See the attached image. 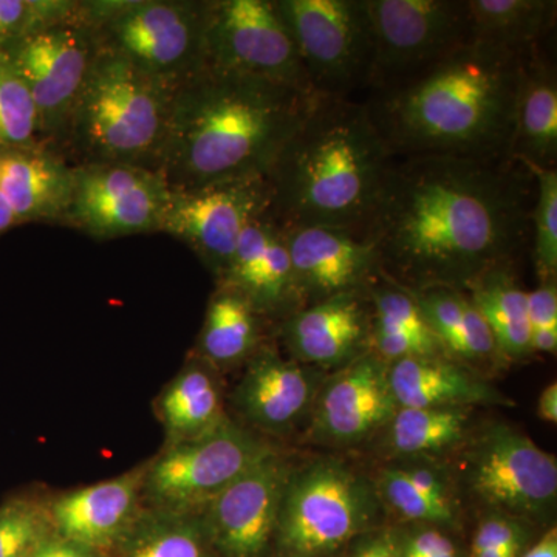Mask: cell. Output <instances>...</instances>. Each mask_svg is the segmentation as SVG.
Listing matches in <instances>:
<instances>
[{
  "label": "cell",
  "instance_id": "cell-1",
  "mask_svg": "<svg viewBox=\"0 0 557 557\" xmlns=\"http://www.w3.org/2000/svg\"><path fill=\"white\" fill-rule=\"evenodd\" d=\"M536 183L518 160L394 159L362 234L409 289H467L531 239Z\"/></svg>",
  "mask_w": 557,
  "mask_h": 557
},
{
  "label": "cell",
  "instance_id": "cell-2",
  "mask_svg": "<svg viewBox=\"0 0 557 557\" xmlns=\"http://www.w3.org/2000/svg\"><path fill=\"white\" fill-rule=\"evenodd\" d=\"M528 51L468 42L408 78L370 91L364 104L391 156L511 159Z\"/></svg>",
  "mask_w": 557,
  "mask_h": 557
},
{
  "label": "cell",
  "instance_id": "cell-3",
  "mask_svg": "<svg viewBox=\"0 0 557 557\" xmlns=\"http://www.w3.org/2000/svg\"><path fill=\"white\" fill-rule=\"evenodd\" d=\"M319 95L205 70L175 90L160 174L171 189L267 178Z\"/></svg>",
  "mask_w": 557,
  "mask_h": 557
},
{
  "label": "cell",
  "instance_id": "cell-4",
  "mask_svg": "<svg viewBox=\"0 0 557 557\" xmlns=\"http://www.w3.org/2000/svg\"><path fill=\"white\" fill-rule=\"evenodd\" d=\"M394 157L364 101L318 97L271 168L269 215L281 228H364Z\"/></svg>",
  "mask_w": 557,
  "mask_h": 557
},
{
  "label": "cell",
  "instance_id": "cell-5",
  "mask_svg": "<svg viewBox=\"0 0 557 557\" xmlns=\"http://www.w3.org/2000/svg\"><path fill=\"white\" fill-rule=\"evenodd\" d=\"M175 90L123 58L98 51L58 152L75 166L160 170Z\"/></svg>",
  "mask_w": 557,
  "mask_h": 557
},
{
  "label": "cell",
  "instance_id": "cell-6",
  "mask_svg": "<svg viewBox=\"0 0 557 557\" xmlns=\"http://www.w3.org/2000/svg\"><path fill=\"white\" fill-rule=\"evenodd\" d=\"M211 0H87L98 49L123 58L172 90L207 70Z\"/></svg>",
  "mask_w": 557,
  "mask_h": 557
},
{
  "label": "cell",
  "instance_id": "cell-7",
  "mask_svg": "<svg viewBox=\"0 0 557 557\" xmlns=\"http://www.w3.org/2000/svg\"><path fill=\"white\" fill-rule=\"evenodd\" d=\"M379 491L335 458L289 472L274 537L281 557H330L351 544L379 512Z\"/></svg>",
  "mask_w": 557,
  "mask_h": 557
},
{
  "label": "cell",
  "instance_id": "cell-8",
  "mask_svg": "<svg viewBox=\"0 0 557 557\" xmlns=\"http://www.w3.org/2000/svg\"><path fill=\"white\" fill-rule=\"evenodd\" d=\"M311 90L351 98L368 89L373 44L366 0H274Z\"/></svg>",
  "mask_w": 557,
  "mask_h": 557
},
{
  "label": "cell",
  "instance_id": "cell-9",
  "mask_svg": "<svg viewBox=\"0 0 557 557\" xmlns=\"http://www.w3.org/2000/svg\"><path fill=\"white\" fill-rule=\"evenodd\" d=\"M273 450L233 421H223L199 438L166 445L150 460L143 500L149 509L201 515L234 480Z\"/></svg>",
  "mask_w": 557,
  "mask_h": 557
},
{
  "label": "cell",
  "instance_id": "cell-10",
  "mask_svg": "<svg viewBox=\"0 0 557 557\" xmlns=\"http://www.w3.org/2000/svg\"><path fill=\"white\" fill-rule=\"evenodd\" d=\"M98 51L83 2L76 16L47 25L2 50L35 101L42 145L58 150Z\"/></svg>",
  "mask_w": 557,
  "mask_h": 557
},
{
  "label": "cell",
  "instance_id": "cell-11",
  "mask_svg": "<svg viewBox=\"0 0 557 557\" xmlns=\"http://www.w3.org/2000/svg\"><path fill=\"white\" fill-rule=\"evenodd\" d=\"M366 9L373 44L370 91L471 42L467 0H366Z\"/></svg>",
  "mask_w": 557,
  "mask_h": 557
},
{
  "label": "cell",
  "instance_id": "cell-12",
  "mask_svg": "<svg viewBox=\"0 0 557 557\" xmlns=\"http://www.w3.org/2000/svg\"><path fill=\"white\" fill-rule=\"evenodd\" d=\"M207 70L252 76L314 94L274 0L209 2Z\"/></svg>",
  "mask_w": 557,
  "mask_h": 557
},
{
  "label": "cell",
  "instance_id": "cell-13",
  "mask_svg": "<svg viewBox=\"0 0 557 557\" xmlns=\"http://www.w3.org/2000/svg\"><path fill=\"white\" fill-rule=\"evenodd\" d=\"M468 485L493 511L539 520L556 507V457L507 424H494L465 456Z\"/></svg>",
  "mask_w": 557,
  "mask_h": 557
},
{
  "label": "cell",
  "instance_id": "cell-14",
  "mask_svg": "<svg viewBox=\"0 0 557 557\" xmlns=\"http://www.w3.org/2000/svg\"><path fill=\"white\" fill-rule=\"evenodd\" d=\"M168 194L170 186L157 171L127 164L75 166L61 226L101 242L160 233Z\"/></svg>",
  "mask_w": 557,
  "mask_h": 557
},
{
  "label": "cell",
  "instance_id": "cell-15",
  "mask_svg": "<svg viewBox=\"0 0 557 557\" xmlns=\"http://www.w3.org/2000/svg\"><path fill=\"white\" fill-rule=\"evenodd\" d=\"M271 190L267 178L236 180L194 189H171L160 233L186 247L215 281L228 269L242 233L269 214Z\"/></svg>",
  "mask_w": 557,
  "mask_h": 557
},
{
  "label": "cell",
  "instance_id": "cell-16",
  "mask_svg": "<svg viewBox=\"0 0 557 557\" xmlns=\"http://www.w3.org/2000/svg\"><path fill=\"white\" fill-rule=\"evenodd\" d=\"M289 472L287 461L273 450L203 509L201 519L215 555L269 556Z\"/></svg>",
  "mask_w": 557,
  "mask_h": 557
},
{
  "label": "cell",
  "instance_id": "cell-17",
  "mask_svg": "<svg viewBox=\"0 0 557 557\" xmlns=\"http://www.w3.org/2000/svg\"><path fill=\"white\" fill-rule=\"evenodd\" d=\"M304 307L379 281V252L357 230L339 226L282 228Z\"/></svg>",
  "mask_w": 557,
  "mask_h": 557
},
{
  "label": "cell",
  "instance_id": "cell-18",
  "mask_svg": "<svg viewBox=\"0 0 557 557\" xmlns=\"http://www.w3.org/2000/svg\"><path fill=\"white\" fill-rule=\"evenodd\" d=\"M397 409L387 362L366 351L319 388L313 432L336 445H355L387 426Z\"/></svg>",
  "mask_w": 557,
  "mask_h": 557
},
{
  "label": "cell",
  "instance_id": "cell-19",
  "mask_svg": "<svg viewBox=\"0 0 557 557\" xmlns=\"http://www.w3.org/2000/svg\"><path fill=\"white\" fill-rule=\"evenodd\" d=\"M148 463L50 502L54 531L101 556L113 555L138 522Z\"/></svg>",
  "mask_w": 557,
  "mask_h": 557
},
{
  "label": "cell",
  "instance_id": "cell-20",
  "mask_svg": "<svg viewBox=\"0 0 557 557\" xmlns=\"http://www.w3.org/2000/svg\"><path fill=\"white\" fill-rule=\"evenodd\" d=\"M370 306L366 289L341 293L284 319L281 336L293 359L324 370L344 368L369 351Z\"/></svg>",
  "mask_w": 557,
  "mask_h": 557
},
{
  "label": "cell",
  "instance_id": "cell-21",
  "mask_svg": "<svg viewBox=\"0 0 557 557\" xmlns=\"http://www.w3.org/2000/svg\"><path fill=\"white\" fill-rule=\"evenodd\" d=\"M322 370L284 358L276 348L260 346L247 361L234 405L252 426L284 434L313 406Z\"/></svg>",
  "mask_w": 557,
  "mask_h": 557
},
{
  "label": "cell",
  "instance_id": "cell-22",
  "mask_svg": "<svg viewBox=\"0 0 557 557\" xmlns=\"http://www.w3.org/2000/svg\"><path fill=\"white\" fill-rule=\"evenodd\" d=\"M218 285L239 292L263 319L284 321L304 309L284 231L269 214L249 223L242 233Z\"/></svg>",
  "mask_w": 557,
  "mask_h": 557
},
{
  "label": "cell",
  "instance_id": "cell-23",
  "mask_svg": "<svg viewBox=\"0 0 557 557\" xmlns=\"http://www.w3.org/2000/svg\"><path fill=\"white\" fill-rule=\"evenodd\" d=\"M0 189L17 223L62 225L73 194V166L50 146L0 149Z\"/></svg>",
  "mask_w": 557,
  "mask_h": 557
},
{
  "label": "cell",
  "instance_id": "cell-24",
  "mask_svg": "<svg viewBox=\"0 0 557 557\" xmlns=\"http://www.w3.org/2000/svg\"><path fill=\"white\" fill-rule=\"evenodd\" d=\"M388 384L398 408L454 409L512 406L474 369L446 355L403 358L388 364Z\"/></svg>",
  "mask_w": 557,
  "mask_h": 557
},
{
  "label": "cell",
  "instance_id": "cell-25",
  "mask_svg": "<svg viewBox=\"0 0 557 557\" xmlns=\"http://www.w3.org/2000/svg\"><path fill=\"white\" fill-rule=\"evenodd\" d=\"M509 157L523 164L556 168V70L539 47L528 51L523 61Z\"/></svg>",
  "mask_w": 557,
  "mask_h": 557
},
{
  "label": "cell",
  "instance_id": "cell-26",
  "mask_svg": "<svg viewBox=\"0 0 557 557\" xmlns=\"http://www.w3.org/2000/svg\"><path fill=\"white\" fill-rule=\"evenodd\" d=\"M366 293L370 306V354L387 364L403 358L446 355L409 288L381 276Z\"/></svg>",
  "mask_w": 557,
  "mask_h": 557
},
{
  "label": "cell",
  "instance_id": "cell-27",
  "mask_svg": "<svg viewBox=\"0 0 557 557\" xmlns=\"http://www.w3.org/2000/svg\"><path fill=\"white\" fill-rule=\"evenodd\" d=\"M166 445L199 438L228 420L223 412L219 370L194 355L156 401Z\"/></svg>",
  "mask_w": 557,
  "mask_h": 557
},
{
  "label": "cell",
  "instance_id": "cell-28",
  "mask_svg": "<svg viewBox=\"0 0 557 557\" xmlns=\"http://www.w3.org/2000/svg\"><path fill=\"white\" fill-rule=\"evenodd\" d=\"M410 292L448 357L468 368L500 359L493 333L465 289L428 287Z\"/></svg>",
  "mask_w": 557,
  "mask_h": 557
},
{
  "label": "cell",
  "instance_id": "cell-29",
  "mask_svg": "<svg viewBox=\"0 0 557 557\" xmlns=\"http://www.w3.org/2000/svg\"><path fill=\"white\" fill-rule=\"evenodd\" d=\"M262 321L244 295L218 285L197 339V357L218 370L247 362L262 346Z\"/></svg>",
  "mask_w": 557,
  "mask_h": 557
},
{
  "label": "cell",
  "instance_id": "cell-30",
  "mask_svg": "<svg viewBox=\"0 0 557 557\" xmlns=\"http://www.w3.org/2000/svg\"><path fill=\"white\" fill-rule=\"evenodd\" d=\"M471 42L528 51L555 30L556 0H467Z\"/></svg>",
  "mask_w": 557,
  "mask_h": 557
},
{
  "label": "cell",
  "instance_id": "cell-31",
  "mask_svg": "<svg viewBox=\"0 0 557 557\" xmlns=\"http://www.w3.org/2000/svg\"><path fill=\"white\" fill-rule=\"evenodd\" d=\"M465 292L475 304L496 341L500 359L530 357L527 292L520 287L512 265L497 267L472 281Z\"/></svg>",
  "mask_w": 557,
  "mask_h": 557
},
{
  "label": "cell",
  "instance_id": "cell-32",
  "mask_svg": "<svg viewBox=\"0 0 557 557\" xmlns=\"http://www.w3.org/2000/svg\"><path fill=\"white\" fill-rule=\"evenodd\" d=\"M379 496L384 504L410 522L453 525L457 502L448 479L429 467L388 468L381 474Z\"/></svg>",
  "mask_w": 557,
  "mask_h": 557
},
{
  "label": "cell",
  "instance_id": "cell-33",
  "mask_svg": "<svg viewBox=\"0 0 557 557\" xmlns=\"http://www.w3.org/2000/svg\"><path fill=\"white\" fill-rule=\"evenodd\" d=\"M113 555L116 557H212L201 515L148 509L139 516L129 536Z\"/></svg>",
  "mask_w": 557,
  "mask_h": 557
},
{
  "label": "cell",
  "instance_id": "cell-34",
  "mask_svg": "<svg viewBox=\"0 0 557 557\" xmlns=\"http://www.w3.org/2000/svg\"><path fill=\"white\" fill-rule=\"evenodd\" d=\"M469 408H398L388 421L387 442L401 456H429L454 448L467 434Z\"/></svg>",
  "mask_w": 557,
  "mask_h": 557
},
{
  "label": "cell",
  "instance_id": "cell-35",
  "mask_svg": "<svg viewBox=\"0 0 557 557\" xmlns=\"http://www.w3.org/2000/svg\"><path fill=\"white\" fill-rule=\"evenodd\" d=\"M53 533L50 502L17 494L0 505V557H32Z\"/></svg>",
  "mask_w": 557,
  "mask_h": 557
},
{
  "label": "cell",
  "instance_id": "cell-36",
  "mask_svg": "<svg viewBox=\"0 0 557 557\" xmlns=\"http://www.w3.org/2000/svg\"><path fill=\"white\" fill-rule=\"evenodd\" d=\"M39 119L30 91L0 51V149L38 145Z\"/></svg>",
  "mask_w": 557,
  "mask_h": 557
},
{
  "label": "cell",
  "instance_id": "cell-37",
  "mask_svg": "<svg viewBox=\"0 0 557 557\" xmlns=\"http://www.w3.org/2000/svg\"><path fill=\"white\" fill-rule=\"evenodd\" d=\"M523 164V163H522ZM536 183L531 211L533 259L541 282L557 278V170L523 164Z\"/></svg>",
  "mask_w": 557,
  "mask_h": 557
},
{
  "label": "cell",
  "instance_id": "cell-38",
  "mask_svg": "<svg viewBox=\"0 0 557 557\" xmlns=\"http://www.w3.org/2000/svg\"><path fill=\"white\" fill-rule=\"evenodd\" d=\"M76 0H0V51L47 25L79 13Z\"/></svg>",
  "mask_w": 557,
  "mask_h": 557
},
{
  "label": "cell",
  "instance_id": "cell-39",
  "mask_svg": "<svg viewBox=\"0 0 557 557\" xmlns=\"http://www.w3.org/2000/svg\"><path fill=\"white\" fill-rule=\"evenodd\" d=\"M525 541V527L520 520L493 511L480 520L469 557H520Z\"/></svg>",
  "mask_w": 557,
  "mask_h": 557
},
{
  "label": "cell",
  "instance_id": "cell-40",
  "mask_svg": "<svg viewBox=\"0 0 557 557\" xmlns=\"http://www.w3.org/2000/svg\"><path fill=\"white\" fill-rule=\"evenodd\" d=\"M528 324L533 354H556L557 350V282H541L527 293Z\"/></svg>",
  "mask_w": 557,
  "mask_h": 557
},
{
  "label": "cell",
  "instance_id": "cell-41",
  "mask_svg": "<svg viewBox=\"0 0 557 557\" xmlns=\"http://www.w3.org/2000/svg\"><path fill=\"white\" fill-rule=\"evenodd\" d=\"M348 557H401L394 531H372L355 539Z\"/></svg>",
  "mask_w": 557,
  "mask_h": 557
},
{
  "label": "cell",
  "instance_id": "cell-42",
  "mask_svg": "<svg viewBox=\"0 0 557 557\" xmlns=\"http://www.w3.org/2000/svg\"><path fill=\"white\" fill-rule=\"evenodd\" d=\"M32 557H104L98 555V553L91 552V549L83 547V545L75 544V542L69 541L60 536L54 531L50 537H47L39 548L33 553Z\"/></svg>",
  "mask_w": 557,
  "mask_h": 557
},
{
  "label": "cell",
  "instance_id": "cell-43",
  "mask_svg": "<svg viewBox=\"0 0 557 557\" xmlns=\"http://www.w3.org/2000/svg\"><path fill=\"white\" fill-rule=\"evenodd\" d=\"M537 413L541 420L547 423H556L557 421V383L548 384L542 391L537 401Z\"/></svg>",
  "mask_w": 557,
  "mask_h": 557
},
{
  "label": "cell",
  "instance_id": "cell-44",
  "mask_svg": "<svg viewBox=\"0 0 557 557\" xmlns=\"http://www.w3.org/2000/svg\"><path fill=\"white\" fill-rule=\"evenodd\" d=\"M520 557H557V531L548 530L536 545L522 553Z\"/></svg>",
  "mask_w": 557,
  "mask_h": 557
},
{
  "label": "cell",
  "instance_id": "cell-45",
  "mask_svg": "<svg viewBox=\"0 0 557 557\" xmlns=\"http://www.w3.org/2000/svg\"><path fill=\"white\" fill-rule=\"evenodd\" d=\"M14 226H20V223H17L16 215H14L9 200H7L2 189H0V237L9 233L10 230H13Z\"/></svg>",
  "mask_w": 557,
  "mask_h": 557
}]
</instances>
